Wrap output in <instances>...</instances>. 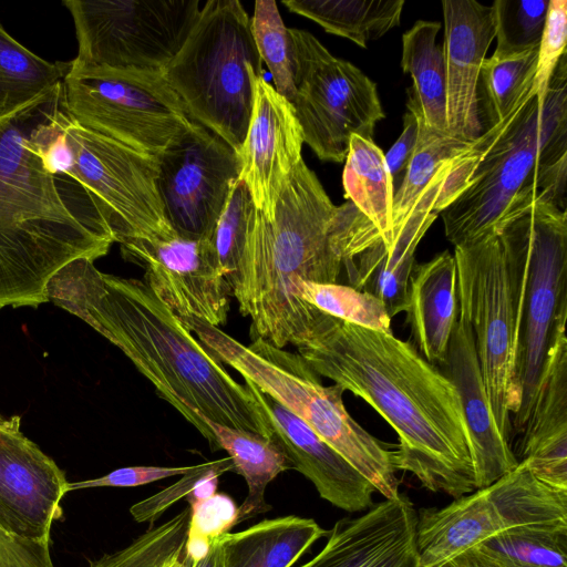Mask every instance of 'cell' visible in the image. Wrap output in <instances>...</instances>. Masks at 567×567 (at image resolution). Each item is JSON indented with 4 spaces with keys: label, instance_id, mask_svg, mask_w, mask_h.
I'll return each mask as SVG.
<instances>
[{
    "label": "cell",
    "instance_id": "6da1fadb",
    "mask_svg": "<svg viewBox=\"0 0 567 567\" xmlns=\"http://www.w3.org/2000/svg\"><path fill=\"white\" fill-rule=\"evenodd\" d=\"M299 354L395 431L396 470L454 498L476 489L471 436L452 381L409 342L311 306Z\"/></svg>",
    "mask_w": 567,
    "mask_h": 567
},
{
    "label": "cell",
    "instance_id": "7a4b0ae2",
    "mask_svg": "<svg viewBox=\"0 0 567 567\" xmlns=\"http://www.w3.org/2000/svg\"><path fill=\"white\" fill-rule=\"evenodd\" d=\"M47 296L117 347L213 451L206 419L270 439L249 388L229 374L144 280L104 274L93 260L78 258L53 276Z\"/></svg>",
    "mask_w": 567,
    "mask_h": 567
},
{
    "label": "cell",
    "instance_id": "3957f363",
    "mask_svg": "<svg viewBox=\"0 0 567 567\" xmlns=\"http://www.w3.org/2000/svg\"><path fill=\"white\" fill-rule=\"evenodd\" d=\"M381 238L348 202L336 206L301 159L289 175L268 220L257 208L247 227L229 284L252 340L297 346L311 306L297 296L300 281L337 284L344 261Z\"/></svg>",
    "mask_w": 567,
    "mask_h": 567
},
{
    "label": "cell",
    "instance_id": "277c9868",
    "mask_svg": "<svg viewBox=\"0 0 567 567\" xmlns=\"http://www.w3.org/2000/svg\"><path fill=\"white\" fill-rule=\"evenodd\" d=\"M0 120V286L50 278L78 258L106 255L113 235L93 202L51 175L29 132L47 101Z\"/></svg>",
    "mask_w": 567,
    "mask_h": 567
},
{
    "label": "cell",
    "instance_id": "5b68a950",
    "mask_svg": "<svg viewBox=\"0 0 567 567\" xmlns=\"http://www.w3.org/2000/svg\"><path fill=\"white\" fill-rule=\"evenodd\" d=\"M480 157L465 189L441 213L446 238L463 246L497 231L517 204L536 200L538 173L567 157V62L560 59L543 107L533 90L477 138Z\"/></svg>",
    "mask_w": 567,
    "mask_h": 567
},
{
    "label": "cell",
    "instance_id": "8992f818",
    "mask_svg": "<svg viewBox=\"0 0 567 567\" xmlns=\"http://www.w3.org/2000/svg\"><path fill=\"white\" fill-rule=\"evenodd\" d=\"M29 144L51 175L84 190L114 243L174 230L157 192V158L76 122L63 107L61 93L42 107Z\"/></svg>",
    "mask_w": 567,
    "mask_h": 567
},
{
    "label": "cell",
    "instance_id": "52a82bcc",
    "mask_svg": "<svg viewBox=\"0 0 567 567\" xmlns=\"http://www.w3.org/2000/svg\"><path fill=\"white\" fill-rule=\"evenodd\" d=\"M183 324L223 364L268 394L307 423L326 443L363 475L384 498L399 495L394 452L361 427L348 413L338 384L323 385L299 354L256 339L244 346L218 327L196 317Z\"/></svg>",
    "mask_w": 567,
    "mask_h": 567
},
{
    "label": "cell",
    "instance_id": "ba28073f",
    "mask_svg": "<svg viewBox=\"0 0 567 567\" xmlns=\"http://www.w3.org/2000/svg\"><path fill=\"white\" fill-rule=\"evenodd\" d=\"M517 312L519 408L523 432L533 410L547 353L567 318V214L536 200L517 206L497 227Z\"/></svg>",
    "mask_w": 567,
    "mask_h": 567
},
{
    "label": "cell",
    "instance_id": "9c48e42d",
    "mask_svg": "<svg viewBox=\"0 0 567 567\" xmlns=\"http://www.w3.org/2000/svg\"><path fill=\"white\" fill-rule=\"evenodd\" d=\"M163 73L192 121L239 154L262 76L250 18L238 0H209Z\"/></svg>",
    "mask_w": 567,
    "mask_h": 567
},
{
    "label": "cell",
    "instance_id": "30bf717a",
    "mask_svg": "<svg viewBox=\"0 0 567 567\" xmlns=\"http://www.w3.org/2000/svg\"><path fill=\"white\" fill-rule=\"evenodd\" d=\"M458 315L470 324L495 422L509 440L519 408V328L504 246L498 231L454 247Z\"/></svg>",
    "mask_w": 567,
    "mask_h": 567
},
{
    "label": "cell",
    "instance_id": "8fae6325",
    "mask_svg": "<svg viewBox=\"0 0 567 567\" xmlns=\"http://www.w3.org/2000/svg\"><path fill=\"white\" fill-rule=\"evenodd\" d=\"M61 103L83 126L154 157L194 122L158 70L69 66Z\"/></svg>",
    "mask_w": 567,
    "mask_h": 567
},
{
    "label": "cell",
    "instance_id": "7c38bea8",
    "mask_svg": "<svg viewBox=\"0 0 567 567\" xmlns=\"http://www.w3.org/2000/svg\"><path fill=\"white\" fill-rule=\"evenodd\" d=\"M78 40L70 69L163 71L183 47L198 0H63Z\"/></svg>",
    "mask_w": 567,
    "mask_h": 567
},
{
    "label": "cell",
    "instance_id": "4fadbf2b",
    "mask_svg": "<svg viewBox=\"0 0 567 567\" xmlns=\"http://www.w3.org/2000/svg\"><path fill=\"white\" fill-rule=\"evenodd\" d=\"M298 61L291 102L303 142L322 161L346 159L352 135L373 140L384 118L377 84L349 61L333 56L310 32L290 29Z\"/></svg>",
    "mask_w": 567,
    "mask_h": 567
},
{
    "label": "cell",
    "instance_id": "5bb4252c",
    "mask_svg": "<svg viewBox=\"0 0 567 567\" xmlns=\"http://www.w3.org/2000/svg\"><path fill=\"white\" fill-rule=\"evenodd\" d=\"M567 520V491L537 480L523 462L442 508L417 512L420 567H434L506 529Z\"/></svg>",
    "mask_w": 567,
    "mask_h": 567
},
{
    "label": "cell",
    "instance_id": "9a60e30c",
    "mask_svg": "<svg viewBox=\"0 0 567 567\" xmlns=\"http://www.w3.org/2000/svg\"><path fill=\"white\" fill-rule=\"evenodd\" d=\"M156 158V186L167 221L184 237L208 240L239 179V155L193 122Z\"/></svg>",
    "mask_w": 567,
    "mask_h": 567
},
{
    "label": "cell",
    "instance_id": "2e32d148",
    "mask_svg": "<svg viewBox=\"0 0 567 567\" xmlns=\"http://www.w3.org/2000/svg\"><path fill=\"white\" fill-rule=\"evenodd\" d=\"M68 481L62 470L20 431V416L0 423V528L11 535L50 543L61 519Z\"/></svg>",
    "mask_w": 567,
    "mask_h": 567
},
{
    "label": "cell",
    "instance_id": "e0dca14e",
    "mask_svg": "<svg viewBox=\"0 0 567 567\" xmlns=\"http://www.w3.org/2000/svg\"><path fill=\"white\" fill-rule=\"evenodd\" d=\"M303 136L292 104L264 76L257 79L252 111L239 152V178L256 208L271 220L279 195L302 159Z\"/></svg>",
    "mask_w": 567,
    "mask_h": 567
},
{
    "label": "cell",
    "instance_id": "ac0fdd59",
    "mask_svg": "<svg viewBox=\"0 0 567 567\" xmlns=\"http://www.w3.org/2000/svg\"><path fill=\"white\" fill-rule=\"evenodd\" d=\"M417 512L399 494L338 520L324 547L300 567H420Z\"/></svg>",
    "mask_w": 567,
    "mask_h": 567
},
{
    "label": "cell",
    "instance_id": "d6986e66",
    "mask_svg": "<svg viewBox=\"0 0 567 567\" xmlns=\"http://www.w3.org/2000/svg\"><path fill=\"white\" fill-rule=\"evenodd\" d=\"M442 10L449 133L472 142L482 134L477 91L481 66L495 39L494 11L475 0H444Z\"/></svg>",
    "mask_w": 567,
    "mask_h": 567
},
{
    "label": "cell",
    "instance_id": "ffe728a7",
    "mask_svg": "<svg viewBox=\"0 0 567 567\" xmlns=\"http://www.w3.org/2000/svg\"><path fill=\"white\" fill-rule=\"evenodd\" d=\"M266 416L270 439L284 451L293 470L306 476L320 497L349 513L373 505L372 484L326 443L307 423L245 380Z\"/></svg>",
    "mask_w": 567,
    "mask_h": 567
},
{
    "label": "cell",
    "instance_id": "44dd1931",
    "mask_svg": "<svg viewBox=\"0 0 567 567\" xmlns=\"http://www.w3.org/2000/svg\"><path fill=\"white\" fill-rule=\"evenodd\" d=\"M455 158L423 193L391 243L380 238L343 264L350 286L382 301L391 318L406 310L409 281L416 265L414 255L440 215V204L444 205V187Z\"/></svg>",
    "mask_w": 567,
    "mask_h": 567
},
{
    "label": "cell",
    "instance_id": "7402d4cb",
    "mask_svg": "<svg viewBox=\"0 0 567 567\" xmlns=\"http://www.w3.org/2000/svg\"><path fill=\"white\" fill-rule=\"evenodd\" d=\"M445 375L454 384L471 436L475 487L484 488L514 470L519 461L509 440L493 416L481 373L468 322L457 316L446 362Z\"/></svg>",
    "mask_w": 567,
    "mask_h": 567
},
{
    "label": "cell",
    "instance_id": "603a6c76",
    "mask_svg": "<svg viewBox=\"0 0 567 567\" xmlns=\"http://www.w3.org/2000/svg\"><path fill=\"white\" fill-rule=\"evenodd\" d=\"M520 457L544 484L567 491V338L560 329L549 348L535 403L523 430Z\"/></svg>",
    "mask_w": 567,
    "mask_h": 567
},
{
    "label": "cell",
    "instance_id": "cb8c5ba5",
    "mask_svg": "<svg viewBox=\"0 0 567 567\" xmlns=\"http://www.w3.org/2000/svg\"><path fill=\"white\" fill-rule=\"evenodd\" d=\"M406 321L426 361L444 365L457 321V274L447 250L415 265L409 281Z\"/></svg>",
    "mask_w": 567,
    "mask_h": 567
},
{
    "label": "cell",
    "instance_id": "d4e9b609",
    "mask_svg": "<svg viewBox=\"0 0 567 567\" xmlns=\"http://www.w3.org/2000/svg\"><path fill=\"white\" fill-rule=\"evenodd\" d=\"M328 535L329 530L311 518L289 515L264 519L218 538L219 567H291Z\"/></svg>",
    "mask_w": 567,
    "mask_h": 567
},
{
    "label": "cell",
    "instance_id": "484cf974",
    "mask_svg": "<svg viewBox=\"0 0 567 567\" xmlns=\"http://www.w3.org/2000/svg\"><path fill=\"white\" fill-rule=\"evenodd\" d=\"M437 21H416L402 35L401 68L412 78L408 90V111L432 130L449 134L446 75L443 47L436 43Z\"/></svg>",
    "mask_w": 567,
    "mask_h": 567
},
{
    "label": "cell",
    "instance_id": "4316f807",
    "mask_svg": "<svg viewBox=\"0 0 567 567\" xmlns=\"http://www.w3.org/2000/svg\"><path fill=\"white\" fill-rule=\"evenodd\" d=\"M205 423L214 436L216 450H225L234 464V472L241 475L248 494L239 506L238 523L271 509L265 499L267 485L280 473L292 470L281 447L271 439L237 430L208 419Z\"/></svg>",
    "mask_w": 567,
    "mask_h": 567
},
{
    "label": "cell",
    "instance_id": "83f0119b",
    "mask_svg": "<svg viewBox=\"0 0 567 567\" xmlns=\"http://www.w3.org/2000/svg\"><path fill=\"white\" fill-rule=\"evenodd\" d=\"M342 184L344 197L378 228L385 244L391 243L394 184L384 153L373 140L350 137Z\"/></svg>",
    "mask_w": 567,
    "mask_h": 567
},
{
    "label": "cell",
    "instance_id": "f1b7e54d",
    "mask_svg": "<svg viewBox=\"0 0 567 567\" xmlns=\"http://www.w3.org/2000/svg\"><path fill=\"white\" fill-rule=\"evenodd\" d=\"M291 12L361 48L400 24L404 0H284Z\"/></svg>",
    "mask_w": 567,
    "mask_h": 567
},
{
    "label": "cell",
    "instance_id": "f546056e",
    "mask_svg": "<svg viewBox=\"0 0 567 567\" xmlns=\"http://www.w3.org/2000/svg\"><path fill=\"white\" fill-rule=\"evenodd\" d=\"M471 548L494 567H567V520L516 526Z\"/></svg>",
    "mask_w": 567,
    "mask_h": 567
},
{
    "label": "cell",
    "instance_id": "4dcf8cb0",
    "mask_svg": "<svg viewBox=\"0 0 567 567\" xmlns=\"http://www.w3.org/2000/svg\"><path fill=\"white\" fill-rule=\"evenodd\" d=\"M69 62H49L14 40L0 22V73L7 84V117L48 97L60 87Z\"/></svg>",
    "mask_w": 567,
    "mask_h": 567
},
{
    "label": "cell",
    "instance_id": "1f68e13d",
    "mask_svg": "<svg viewBox=\"0 0 567 567\" xmlns=\"http://www.w3.org/2000/svg\"><path fill=\"white\" fill-rule=\"evenodd\" d=\"M415 117L419 126L415 150L393 197V235L437 175L471 144V142L436 132L422 118L416 115Z\"/></svg>",
    "mask_w": 567,
    "mask_h": 567
},
{
    "label": "cell",
    "instance_id": "d6a6232c",
    "mask_svg": "<svg viewBox=\"0 0 567 567\" xmlns=\"http://www.w3.org/2000/svg\"><path fill=\"white\" fill-rule=\"evenodd\" d=\"M538 49L509 58L483 61L477 95L487 128L508 117L534 87Z\"/></svg>",
    "mask_w": 567,
    "mask_h": 567
},
{
    "label": "cell",
    "instance_id": "836d02e7",
    "mask_svg": "<svg viewBox=\"0 0 567 567\" xmlns=\"http://www.w3.org/2000/svg\"><path fill=\"white\" fill-rule=\"evenodd\" d=\"M250 31L261 62L270 71L275 90L291 103L297 87V53L276 1L255 2Z\"/></svg>",
    "mask_w": 567,
    "mask_h": 567
},
{
    "label": "cell",
    "instance_id": "e575fe53",
    "mask_svg": "<svg viewBox=\"0 0 567 567\" xmlns=\"http://www.w3.org/2000/svg\"><path fill=\"white\" fill-rule=\"evenodd\" d=\"M299 299L320 311L363 328L392 333L391 317L378 298L351 286L300 281Z\"/></svg>",
    "mask_w": 567,
    "mask_h": 567
},
{
    "label": "cell",
    "instance_id": "d590c367",
    "mask_svg": "<svg viewBox=\"0 0 567 567\" xmlns=\"http://www.w3.org/2000/svg\"><path fill=\"white\" fill-rule=\"evenodd\" d=\"M549 0H495L496 48L492 56L509 58L537 50Z\"/></svg>",
    "mask_w": 567,
    "mask_h": 567
},
{
    "label": "cell",
    "instance_id": "8d00e7d4",
    "mask_svg": "<svg viewBox=\"0 0 567 567\" xmlns=\"http://www.w3.org/2000/svg\"><path fill=\"white\" fill-rule=\"evenodd\" d=\"M189 507L166 523L152 527L128 546L90 560L89 567H155L183 550L187 538Z\"/></svg>",
    "mask_w": 567,
    "mask_h": 567
},
{
    "label": "cell",
    "instance_id": "74e56055",
    "mask_svg": "<svg viewBox=\"0 0 567 567\" xmlns=\"http://www.w3.org/2000/svg\"><path fill=\"white\" fill-rule=\"evenodd\" d=\"M255 210L256 206L250 192L244 181L239 178L235 183L208 238L218 267L228 286L237 271L247 227Z\"/></svg>",
    "mask_w": 567,
    "mask_h": 567
},
{
    "label": "cell",
    "instance_id": "f35d334b",
    "mask_svg": "<svg viewBox=\"0 0 567 567\" xmlns=\"http://www.w3.org/2000/svg\"><path fill=\"white\" fill-rule=\"evenodd\" d=\"M189 522L185 543V559L189 566L202 560L213 543L229 533L238 523L239 507L224 493L188 499Z\"/></svg>",
    "mask_w": 567,
    "mask_h": 567
},
{
    "label": "cell",
    "instance_id": "ab89813d",
    "mask_svg": "<svg viewBox=\"0 0 567 567\" xmlns=\"http://www.w3.org/2000/svg\"><path fill=\"white\" fill-rule=\"evenodd\" d=\"M231 471L234 464L229 456L193 465L171 486L131 506L130 513L137 523L153 524L174 503L189 498L206 482L219 478L224 473Z\"/></svg>",
    "mask_w": 567,
    "mask_h": 567
},
{
    "label": "cell",
    "instance_id": "60d3db41",
    "mask_svg": "<svg viewBox=\"0 0 567 567\" xmlns=\"http://www.w3.org/2000/svg\"><path fill=\"white\" fill-rule=\"evenodd\" d=\"M567 1L549 0L545 27L538 47L534 91L538 105L543 107L551 76L566 54Z\"/></svg>",
    "mask_w": 567,
    "mask_h": 567
},
{
    "label": "cell",
    "instance_id": "b9f144b4",
    "mask_svg": "<svg viewBox=\"0 0 567 567\" xmlns=\"http://www.w3.org/2000/svg\"><path fill=\"white\" fill-rule=\"evenodd\" d=\"M190 466H128L117 468L104 476L69 483L66 493L92 487H136L166 477L184 475Z\"/></svg>",
    "mask_w": 567,
    "mask_h": 567
},
{
    "label": "cell",
    "instance_id": "7bdbcfd3",
    "mask_svg": "<svg viewBox=\"0 0 567 567\" xmlns=\"http://www.w3.org/2000/svg\"><path fill=\"white\" fill-rule=\"evenodd\" d=\"M49 545L11 535L0 528V567H54Z\"/></svg>",
    "mask_w": 567,
    "mask_h": 567
},
{
    "label": "cell",
    "instance_id": "ee69618b",
    "mask_svg": "<svg viewBox=\"0 0 567 567\" xmlns=\"http://www.w3.org/2000/svg\"><path fill=\"white\" fill-rule=\"evenodd\" d=\"M417 131V120L413 113L408 111L403 116V130L400 136L384 154L393 184L395 179L399 177L403 178L404 176L405 169L415 150Z\"/></svg>",
    "mask_w": 567,
    "mask_h": 567
},
{
    "label": "cell",
    "instance_id": "f6af8a7d",
    "mask_svg": "<svg viewBox=\"0 0 567 567\" xmlns=\"http://www.w3.org/2000/svg\"><path fill=\"white\" fill-rule=\"evenodd\" d=\"M434 567H494L483 559L473 548L456 554Z\"/></svg>",
    "mask_w": 567,
    "mask_h": 567
},
{
    "label": "cell",
    "instance_id": "bcb514c9",
    "mask_svg": "<svg viewBox=\"0 0 567 567\" xmlns=\"http://www.w3.org/2000/svg\"><path fill=\"white\" fill-rule=\"evenodd\" d=\"M220 561V546L218 544V539H216L208 554L198 563L195 565H192L189 567H219Z\"/></svg>",
    "mask_w": 567,
    "mask_h": 567
},
{
    "label": "cell",
    "instance_id": "7dc6e473",
    "mask_svg": "<svg viewBox=\"0 0 567 567\" xmlns=\"http://www.w3.org/2000/svg\"><path fill=\"white\" fill-rule=\"evenodd\" d=\"M9 93L7 84L0 73V120L7 117Z\"/></svg>",
    "mask_w": 567,
    "mask_h": 567
},
{
    "label": "cell",
    "instance_id": "c3c4849f",
    "mask_svg": "<svg viewBox=\"0 0 567 567\" xmlns=\"http://www.w3.org/2000/svg\"><path fill=\"white\" fill-rule=\"evenodd\" d=\"M4 421V417L0 414V423Z\"/></svg>",
    "mask_w": 567,
    "mask_h": 567
}]
</instances>
